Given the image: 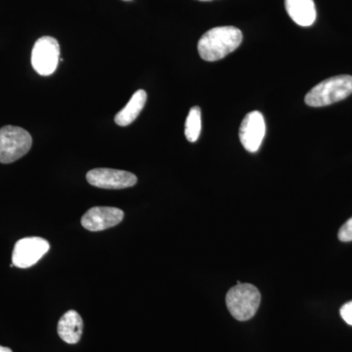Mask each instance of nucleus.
<instances>
[{"label": "nucleus", "mask_w": 352, "mask_h": 352, "mask_svg": "<svg viewBox=\"0 0 352 352\" xmlns=\"http://www.w3.org/2000/svg\"><path fill=\"white\" fill-rule=\"evenodd\" d=\"M242 41V32L237 28L231 25L214 28L199 41V54L205 61H219L237 50Z\"/></svg>", "instance_id": "nucleus-1"}, {"label": "nucleus", "mask_w": 352, "mask_h": 352, "mask_svg": "<svg viewBox=\"0 0 352 352\" xmlns=\"http://www.w3.org/2000/svg\"><path fill=\"white\" fill-rule=\"evenodd\" d=\"M352 94V76H337L315 85L305 96L310 107H325L344 100Z\"/></svg>", "instance_id": "nucleus-2"}, {"label": "nucleus", "mask_w": 352, "mask_h": 352, "mask_svg": "<svg viewBox=\"0 0 352 352\" xmlns=\"http://www.w3.org/2000/svg\"><path fill=\"white\" fill-rule=\"evenodd\" d=\"M261 298V293L254 285L239 283L227 293V308L238 321L250 320L258 311Z\"/></svg>", "instance_id": "nucleus-3"}, {"label": "nucleus", "mask_w": 352, "mask_h": 352, "mask_svg": "<svg viewBox=\"0 0 352 352\" xmlns=\"http://www.w3.org/2000/svg\"><path fill=\"white\" fill-rule=\"evenodd\" d=\"M31 134L19 126H6L0 129V163L18 161L31 150Z\"/></svg>", "instance_id": "nucleus-4"}, {"label": "nucleus", "mask_w": 352, "mask_h": 352, "mask_svg": "<svg viewBox=\"0 0 352 352\" xmlns=\"http://www.w3.org/2000/svg\"><path fill=\"white\" fill-rule=\"evenodd\" d=\"M59 61L60 45L56 38L43 36L36 41L32 51V66L38 75H52Z\"/></svg>", "instance_id": "nucleus-5"}, {"label": "nucleus", "mask_w": 352, "mask_h": 352, "mask_svg": "<svg viewBox=\"0 0 352 352\" xmlns=\"http://www.w3.org/2000/svg\"><path fill=\"white\" fill-rule=\"evenodd\" d=\"M50 249V243L43 238H23L14 245L12 263L16 267H32L47 254Z\"/></svg>", "instance_id": "nucleus-6"}, {"label": "nucleus", "mask_w": 352, "mask_h": 352, "mask_svg": "<svg viewBox=\"0 0 352 352\" xmlns=\"http://www.w3.org/2000/svg\"><path fill=\"white\" fill-rule=\"evenodd\" d=\"M87 179L92 186L102 189L129 188L138 183L133 173L113 168H94L88 171Z\"/></svg>", "instance_id": "nucleus-7"}, {"label": "nucleus", "mask_w": 352, "mask_h": 352, "mask_svg": "<svg viewBox=\"0 0 352 352\" xmlns=\"http://www.w3.org/2000/svg\"><path fill=\"white\" fill-rule=\"evenodd\" d=\"M265 131L263 113L258 111L248 113L239 131L240 141L245 149L251 153L258 152L265 136Z\"/></svg>", "instance_id": "nucleus-8"}, {"label": "nucleus", "mask_w": 352, "mask_h": 352, "mask_svg": "<svg viewBox=\"0 0 352 352\" xmlns=\"http://www.w3.org/2000/svg\"><path fill=\"white\" fill-rule=\"evenodd\" d=\"M124 217L122 210L112 207H94L82 217V226L92 232L106 230L120 224Z\"/></svg>", "instance_id": "nucleus-9"}, {"label": "nucleus", "mask_w": 352, "mask_h": 352, "mask_svg": "<svg viewBox=\"0 0 352 352\" xmlns=\"http://www.w3.org/2000/svg\"><path fill=\"white\" fill-rule=\"evenodd\" d=\"M82 317L75 310H69L66 312L58 322V335L67 344H78L82 338Z\"/></svg>", "instance_id": "nucleus-10"}, {"label": "nucleus", "mask_w": 352, "mask_h": 352, "mask_svg": "<svg viewBox=\"0 0 352 352\" xmlns=\"http://www.w3.org/2000/svg\"><path fill=\"white\" fill-rule=\"evenodd\" d=\"M285 7L292 20L302 27H310L316 20L314 0H285Z\"/></svg>", "instance_id": "nucleus-11"}, {"label": "nucleus", "mask_w": 352, "mask_h": 352, "mask_svg": "<svg viewBox=\"0 0 352 352\" xmlns=\"http://www.w3.org/2000/svg\"><path fill=\"white\" fill-rule=\"evenodd\" d=\"M146 101H147V94L145 90L139 89L135 92L126 104V107L122 108L116 115L115 122L120 126H127L132 124L142 112Z\"/></svg>", "instance_id": "nucleus-12"}, {"label": "nucleus", "mask_w": 352, "mask_h": 352, "mask_svg": "<svg viewBox=\"0 0 352 352\" xmlns=\"http://www.w3.org/2000/svg\"><path fill=\"white\" fill-rule=\"evenodd\" d=\"M201 113L200 107H193L190 110L185 122V136L189 142H196L201 134Z\"/></svg>", "instance_id": "nucleus-13"}, {"label": "nucleus", "mask_w": 352, "mask_h": 352, "mask_svg": "<svg viewBox=\"0 0 352 352\" xmlns=\"http://www.w3.org/2000/svg\"><path fill=\"white\" fill-rule=\"evenodd\" d=\"M339 239L342 242H351L352 241V217L347 220L339 231Z\"/></svg>", "instance_id": "nucleus-14"}, {"label": "nucleus", "mask_w": 352, "mask_h": 352, "mask_svg": "<svg viewBox=\"0 0 352 352\" xmlns=\"http://www.w3.org/2000/svg\"><path fill=\"white\" fill-rule=\"evenodd\" d=\"M340 315H342V318L344 319L349 325L352 326V302H347L346 305H342V307L340 308Z\"/></svg>", "instance_id": "nucleus-15"}, {"label": "nucleus", "mask_w": 352, "mask_h": 352, "mask_svg": "<svg viewBox=\"0 0 352 352\" xmlns=\"http://www.w3.org/2000/svg\"><path fill=\"white\" fill-rule=\"evenodd\" d=\"M0 352H13L9 347L0 346Z\"/></svg>", "instance_id": "nucleus-16"}, {"label": "nucleus", "mask_w": 352, "mask_h": 352, "mask_svg": "<svg viewBox=\"0 0 352 352\" xmlns=\"http://www.w3.org/2000/svg\"><path fill=\"white\" fill-rule=\"evenodd\" d=\"M200 1H210V0H200Z\"/></svg>", "instance_id": "nucleus-17"}, {"label": "nucleus", "mask_w": 352, "mask_h": 352, "mask_svg": "<svg viewBox=\"0 0 352 352\" xmlns=\"http://www.w3.org/2000/svg\"><path fill=\"white\" fill-rule=\"evenodd\" d=\"M126 1H131V0H126Z\"/></svg>", "instance_id": "nucleus-18"}]
</instances>
